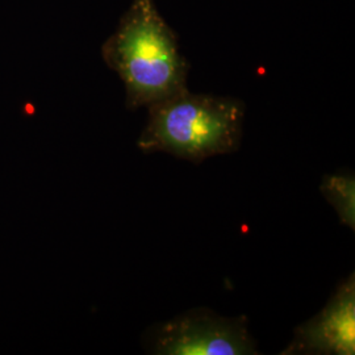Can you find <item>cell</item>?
<instances>
[{
  "label": "cell",
  "instance_id": "6da1fadb",
  "mask_svg": "<svg viewBox=\"0 0 355 355\" xmlns=\"http://www.w3.org/2000/svg\"><path fill=\"white\" fill-rule=\"evenodd\" d=\"M105 64L121 78L127 107L136 110L187 89L190 64L154 0H133L103 44Z\"/></svg>",
  "mask_w": 355,
  "mask_h": 355
},
{
  "label": "cell",
  "instance_id": "7a4b0ae2",
  "mask_svg": "<svg viewBox=\"0 0 355 355\" xmlns=\"http://www.w3.org/2000/svg\"><path fill=\"white\" fill-rule=\"evenodd\" d=\"M245 111L240 99L184 89L148 107V121L137 145L148 154L167 153L200 164L239 149Z\"/></svg>",
  "mask_w": 355,
  "mask_h": 355
},
{
  "label": "cell",
  "instance_id": "3957f363",
  "mask_svg": "<svg viewBox=\"0 0 355 355\" xmlns=\"http://www.w3.org/2000/svg\"><path fill=\"white\" fill-rule=\"evenodd\" d=\"M148 353L157 355H254L248 320L224 318L207 308L190 309L148 329Z\"/></svg>",
  "mask_w": 355,
  "mask_h": 355
},
{
  "label": "cell",
  "instance_id": "277c9868",
  "mask_svg": "<svg viewBox=\"0 0 355 355\" xmlns=\"http://www.w3.org/2000/svg\"><path fill=\"white\" fill-rule=\"evenodd\" d=\"M280 354H355L354 274L338 284L318 315L295 329L291 343Z\"/></svg>",
  "mask_w": 355,
  "mask_h": 355
},
{
  "label": "cell",
  "instance_id": "5b68a950",
  "mask_svg": "<svg viewBox=\"0 0 355 355\" xmlns=\"http://www.w3.org/2000/svg\"><path fill=\"white\" fill-rule=\"evenodd\" d=\"M325 200L334 208L340 221L355 229V179L353 173L327 174L320 186Z\"/></svg>",
  "mask_w": 355,
  "mask_h": 355
}]
</instances>
